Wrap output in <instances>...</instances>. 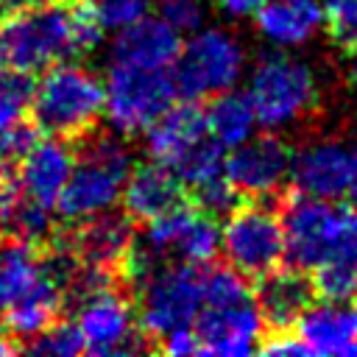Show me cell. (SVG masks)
I'll return each mask as SVG.
<instances>
[{"label":"cell","mask_w":357,"mask_h":357,"mask_svg":"<svg viewBox=\"0 0 357 357\" xmlns=\"http://www.w3.org/2000/svg\"><path fill=\"white\" fill-rule=\"evenodd\" d=\"M103 109L106 84L81 64L59 61L42 70V78L33 84L28 114L42 134L75 142L100 126Z\"/></svg>","instance_id":"obj_1"},{"label":"cell","mask_w":357,"mask_h":357,"mask_svg":"<svg viewBox=\"0 0 357 357\" xmlns=\"http://www.w3.org/2000/svg\"><path fill=\"white\" fill-rule=\"evenodd\" d=\"M73 148L75 162L56 204L64 220H81L112 209L120 201L131 173V153L123 142V134H106L98 126L75 139Z\"/></svg>","instance_id":"obj_2"},{"label":"cell","mask_w":357,"mask_h":357,"mask_svg":"<svg viewBox=\"0 0 357 357\" xmlns=\"http://www.w3.org/2000/svg\"><path fill=\"white\" fill-rule=\"evenodd\" d=\"M282 229L290 268L312 271L335 254L357 259V206L298 192L282 209Z\"/></svg>","instance_id":"obj_3"},{"label":"cell","mask_w":357,"mask_h":357,"mask_svg":"<svg viewBox=\"0 0 357 357\" xmlns=\"http://www.w3.org/2000/svg\"><path fill=\"white\" fill-rule=\"evenodd\" d=\"M245 95L257 112V123L276 131L304 120L312 112L318 100V78L304 59L279 47L257 59Z\"/></svg>","instance_id":"obj_4"},{"label":"cell","mask_w":357,"mask_h":357,"mask_svg":"<svg viewBox=\"0 0 357 357\" xmlns=\"http://www.w3.org/2000/svg\"><path fill=\"white\" fill-rule=\"evenodd\" d=\"M75 59L67 3L42 0L0 25V64L20 73H42L59 61Z\"/></svg>","instance_id":"obj_5"},{"label":"cell","mask_w":357,"mask_h":357,"mask_svg":"<svg viewBox=\"0 0 357 357\" xmlns=\"http://www.w3.org/2000/svg\"><path fill=\"white\" fill-rule=\"evenodd\" d=\"M201 307V268L192 262H162L134 287L137 326L151 340L153 351L162 335H167L176 326L192 324Z\"/></svg>","instance_id":"obj_6"},{"label":"cell","mask_w":357,"mask_h":357,"mask_svg":"<svg viewBox=\"0 0 357 357\" xmlns=\"http://www.w3.org/2000/svg\"><path fill=\"white\" fill-rule=\"evenodd\" d=\"M106 114L117 134H145L178 98L170 67H134L112 61L106 73Z\"/></svg>","instance_id":"obj_7"},{"label":"cell","mask_w":357,"mask_h":357,"mask_svg":"<svg viewBox=\"0 0 357 357\" xmlns=\"http://www.w3.org/2000/svg\"><path fill=\"white\" fill-rule=\"evenodd\" d=\"M245 70V50L240 39L223 28H204L181 45L173 61V84L178 98L201 100L234 89Z\"/></svg>","instance_id":"obj_8"},{"label":"cell","mask_w":357,"mask_h":357,"mask_svg":"<svg viewBox=\"0 0 357 357\" xmlns=\"http://www.w3.org/2000/svg\"><path fill=\"white\" fill-rule=\"evenodd\" d=\"M226 262L243 276H265L284 262L282 215L265 204H237L220 229Z\"/></svg>","instance_id":"obj_9"},{"label":"cell","mask_w":357,"mask_h":357,"mask_svg":"<svg viewBox=\"0 0 357 357\" xmlns=\"http://www.w3.org/2000/svg\"><path fill=\"white\" fill-rule=\"evenodd\" d=\"M75 324L84 335L89 354H139L153 351L151 340L139 332L134 315V293L126 284L103 287L100 293L81 301Z\"/></svg>","instance_id":"obj_10"},{"label":"cell","mask_w":357,"mask_h":357,"mask_svg":"<svg viewBox=\"0 0 357 357\" xmlns=\"http://www.w3.org/2000/svg\"><path fill=\"white\" fill-rule=\"evenodd\" d=\"M290 181L312 198H349L357 181V139L324 137L301 145L290 159Z\"/></svg>","instance_id":"obj_11"},{"label":"cell","mask_w":357,"mask_h":357,"mask_svg":"<svg viewBox=\"0 0 357 357\" xmlns=\"http://www.w3.org/2000/svg\"><path fill=\"white\" fill-rule=\"evenodd\" d=\"M56 237L81 259L106 271H114L123 279V265L137 237L134 218L123 209H103L89 218L75 220L67 229H56Z\"/></svg>","instance_id":"obj_12"},{"label":"cell","mask_w":357,"mask_h":357,"mask_svg":"<svg viewBox=\"0 0 357 357\" xmlns=\"http://www.w3.org/2000/svg\"><path fill=\"white\" fill-rule=\"evenodd\" d=\"M293 151L276 134H254L234 145L223 162V173L240 195L268 198L290 181Z\"/></svg>","instance_id":"obj_13"},{"label":"cell","mask_w":357,"mask_h":357,"mask_svg":"<svg viewBox=\"0 0 357 357\" xmlns=\"http://www.w3.org/2000/svg\"><path fill=\"white\" fill-rule=\"evenodd\" d=\"M195 335L201 343V354L215 357H243L254 354L262 346V312L251 298L201 307L195 315Z\"/></svg>","instance_id":"obj_14"},{"label":"cell","mask_w":357,"mask_h":357,"mask_svg":"<svg viewBox=\"0 0 357 357\" xmlns=\"http://www.w3.org/2000/svg\"><path fill=\"white\" fill-rule=\"evenodd\" d=\"M293 326V335L304 343L307 354H357V307L349 304V298H324L318 304H307Z\"/></svg>","instance_id":"obj_15"},{"label":"cell","mask_w":357,"mask_h":357,"mask_svg":"<svg viewBox=\"0 0 357 357\" xmlns=\"http://www.w3.org/2000/svg\"><path fill=\"white\" fill-rule=\"evenodd\" d=\"M64 312V290L59 279L45 268L39 279L0 312V329L17 351H22L42 329H47Z\"/></svg>","instance_id":"obj_16"},{"label":"cell","mask_w":357,"mask_h":357,"mask_svg":"<svg viewBox=\"0 0 357 357\" xmlns=\"http://www.w3.org/2000/svg\"><path fill=\"white\" fill-rule=\"evenodd\" d=\"M75 162V148L67 139L50 137V139H39L17 165V178L22 187V195L56 209L59 195L70 178Z\"/></svg>","instance_id":"obj_17"},{"label":"cell","mask_w":357,"mask_h":357,"mask_svg":"<svg viewBox=\"0 0 357 357\" xmlns=\"http://www.w3.org/2000/svg\"><path fill=\"white\" fill-rule=\"evenodd\" d=\"M181 31L162 17H139L137 22L120 28L112 45V61L134 67H173L181 53Z\"/></svg>","instance_id":"obj_18"},{"label":"cell","mask_w":357,"mask_h":357,"mask_svg":"<svg viewBox=\"0 0 357 357\" xmlns=\"http://www.w3.org/2000/svg\"><path fill=\"white\" fill-rule=\"evenodd\" d=\"M145 134H148V153L156 162L167 165L170 170H176L198 145L209 139L204 109H198L195 100H184L178 106L173 103Z\"/></svg>","instance_id":"obj_19"},{"label":"cell","mask_w":357,"mask_h":357,"mask_svg":"<svg viewBox=\"0 0 357 357\" xmlns=\"http://www.w3.org/2000/svg\"><path fill=\"white\" fill-rule=\"evenodd\" d=\"M257 31L265 42L282 50H293L315 39L324 28L321 0H265L254 14Z\"/></svg>","instance_id":"obj_20"},{"label":"cell","mask_w":357,"mask_h":357,"mask_svg":"<svg viewBox=\"0 0 357 357\" xmlns=\"http://www.w3.org/2000/svg\"><path fill=\"white\" fill-rule=\"evenodd\" d=\"M120 198L134 220H151L184 201V184L167 165L151 159L131 167Z\"/></svg>","instance_id":"obj_21"},{"label":"cell","mask_w":357,"mask_h":357,"mask_svg":"<svg viewBox=\"0 0 357 357\" xmlns=\"http://www.w3.org/2000/svg\"><path fill=\"white\" fill-rule=\"evenodd\" d=\"M312 282L298 268H273L271 273L259 276L254 301L262 312V321H268L276 332L296 324L301 310L312 301Z\"/></svg>","instance_id":"obj_22"},{"label":"cell","mask_w":357,"mask_h":357,"mask_svg":"<svg viewBox=\"0 0 357 357\" xmlns=\"http://www.w3.org/2000/svg\"><path fill=\"white\" fill-rule=\"evenodd\" d=\"M42 248L11 231H0V312L42 273Z\"/></svg>","instance_id":"obj_23"},{"label":"cell","mask_w":357,"mask_h":357,"mask_svg":"<svg viewBox=\"0 0 357 357\" xmlns=\"http://www.w3.org/2000/svg\"><path fill=\"white\" fill-rule=\"evenodd\" d=\"M204 117H206L209 137L215 142H220L223 148H234V145L245 142L248 137H254V128L259 126L248 95L234 92V89L212 95L209 106L204 109Z\"/></svg>","instance_id":"obj_24"},{"label":"cell","mask_w":357,"mask_h":357,"mask_svg":"<svg viewBox=\"0 0 357 357\" xmlns=\"http://www.w3.org/2000/svg\"><path fill=\"white\" fill-rule=\"evenodd\" d=\"M310 282L321 298H349L357 293V259L335 254L312 268Z\"/></svg>","instance_id":"obj_25"},{"label":"cell","mask_w":357,"mask_h":357,"mask_svg":"<svg viewBox=\"0 0 357 357\" xmlns=\"http://www.w3.org/2000/svg\"><path fill=\"white\" fill-rule=\"evenodd\" d=\"M201 293H204L206 307H220V304L251 298V287L245 276L231 265H209L206 271H201Z\"/></svg>","instance_id":"obj_26"},{"label":"cell","mask_w":357,"mask_h":357,"mask_svg":"<svg viewBox=\"0 0 357 357\" xmlns=\"http://www.w3.org/2000/svg\"><path fill=\"white\" fill-rule=\"evenodd\" d=\"M22 351L28 354H53V357H75L86 351L84 335L75 321H67L64 315L56 318L47 329H42Z\"/></svg>","instance_id":"obj_27"},{"label":"cell","mask_w":357,"mask_h":357,"mask_svg":"<svg viewBox=\"0 0 357 357\" xmlns=\"http://www.w3.org/2000/svg\"><path fill=\"white\" fill-rule=\"evenodd\" d=\"M31 95H33L31 75L0 64V128H6L8 123L28 114Z\"/></svg>","instance_id":"obj_28"},{"label":"cell","mask_w":357,"mask_h":357,"mask_svg":"<svg viewBox=\"0 0 357 357\" xmlns=\"http://www.w3.org/2000/svg\"><path fill=\"white\" fill-rule=\"evenodd\" d=\"M190 192H192V204H195L198 209H204L206 215H212V218L229 215V212L240 204V192L231 187V181L226 178V173H220V176H215V178L198 184V187L190 190Z\"/></svg>","instance_id":"obj_29"},{"label":"cell","mask_w":357,"mask_h":357,"mask_svg":"<svg viewBox=\"0 0 357 357\" xmlns=\"http://www.w3.org/2000/svg\"><path fill=\"white\" fill-rule=\"evenodd\" d=\"M324 25L343 47H357V0H321Z\"/></svg>","instance_id":"obj_30"},{"label":"cell","mask_w":357,"mask_h":357,"mask_svg":"<svg viewBox=\"0 0 357 357\" xmlns=\"http://www.w3.org/2000/svg\"><path fill=\"white\" fill-rule=\"evenodd\" d=\"M98 14L103 20L106 28H126L131 22H137L139 17H145L153 6V0H95Z\"/></svg>","instance_id":"obj_31"},{"label":"cell","mask_w":357,"mask_h":357,"mask_svg":"<svg viewBox=\"0 0 357 357\" xmlns=\"http://www.w3.org/2000/svg\"><path fill=\"white\" fill-rule=\"evenodd\" d=\"M153 3L159 8V17L178 31H198L204 20L201 0H153Z\"/></svg>","instance_id":"obj_32"},{"label":"cell","mask_w":357,"mask_h":357,"mask_svg":"<svg viewBox=\"0 0 357 357\" xmlns=\"http://www.w3.org/2000/svg\"><path fill=\"white\" fill-rule=\"evenodd\" d=\"M156 351H162V354H173V357L201 354V343H198L195 326L187 324V326H176V329H170L167 335H162V337L156 340Z\"/></svg>","instance_id":"obj_33"},{"label":"cell","mask_w":357,"mask_h":357,"mask_svg":"<svg viewBox=\"0 0 357 357\" xmlns=\"http://www.w3.org/2000/svg\"><path fill=\"white\" fill-rule=\"evenodd\" d=\"M20 198H22V187L17 178V167L8 165L0 170V231L8 229V220H11Z\"/></svg>","instance_id":"obj_34"},{"label":"cell","mask_w":357,"mask_h":357,"mask_svg":"<svg viewBox=\"0 0 357 357\" xmlns=\"http://www.w3.org/2000/svg\"><path fill=\"white\" fill-rule=\"evenodd\" d=\"M259 351L273 354V357H304V354H307L304 343H301L296 335L282 332V329H279V335H273L268 343H262V346H259Z\"/></svg>","instance_id":"obj_35"},{"label":"cell","mask_w":357,"mask_h":357,"mask_svg":"<svg viewBox=\"0 0 357 357\" xmlns=\"http://www.w3.org/2000/svg\"><path fill=\"white\" fill-rule=\"evenodd\" d=\"M265 0H215V6L229 17H254Z\"/></svg>","instance_id":"obj_36"},{"label":"cell","mask_w":357,"mask_h":357,"mask_svg":"<svg viewBox=\"0 0 357 357\" xmlns=\"http://www.w3.org/2000/svg\"><path fill=\"white\" fill-rule=\"evenodd\" d=\"M0 354H17V349H14L11 340L3 335V329H0Z\"/></svg>","instance_id":"obj_37"},{"label":"cell","mask_w":357,"mask_h":357,"mask_svg":"<svg viewBox=\"0 0 357 357\" xmlns=\"http://www.w3.org/2000/svg\"><path fill=\"white\" fill-rule=\"evenodd\" d=\"M349 78H351V84L357 86V47H354V56H351V61H349Z\"/></svg>","instance_id":"obj_38"},{"label":"cell","mask_w":357,"mask_h":357,"mask_svg":"<svg viewBox=\"0 0 357 357\" xmlns=\"http://www.w3.org/2000/svg\"><path fill=\"white\" fill-rule=\"evenodd\" d=\"M8 165H14V162H8L6 148H3V137H0V170H3V167H8Z\"/></svg>","instance_id":"obj_39"},{"label":"cell","mask_w":357,"mask_h":357,"mask_svg":"<svg viewBox=\"0 0 357 357\" xmlns=\"http://www.w3.org/2000/svg\"><path fill=\"white\" fill-rule=\"evenodd\" d=\"M8 17H11V14H8V6H6V0H0V25H3Z\"/></svg>","instance_id":"obj_40"},{"label":"cell","mask_w":357,"mask_h":357,"mask_svg":"<svg viewBox=\"0 0 357 357\" xmlns=\"http://www.w3.org/2000/svg\"><path fill=\"white\" fill-rule=\"evenodd\" d=\"M349 201H351V206H357V181H354V187H351V192H349Z\"/></svg>","instance_id":"obj_41"},{"label":"cell","mask_w":357,"mask_h":357,"mask_svg":"<svg viewBox=\"0 0 357 357\" xmlns=\"http://www.w3.org/2000/svg\"><path fill=\"white\" fill-rule=\"evenodd\" d=\"M56 3H67V0H56Z\"/></svg>","instance_id":"obj_42"}]
</instances>
